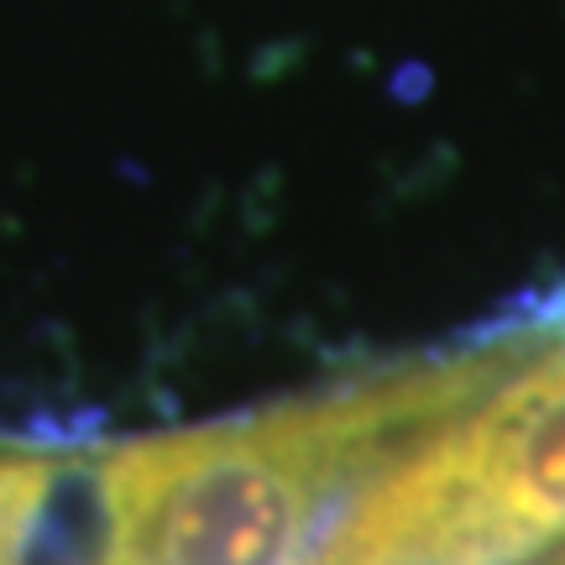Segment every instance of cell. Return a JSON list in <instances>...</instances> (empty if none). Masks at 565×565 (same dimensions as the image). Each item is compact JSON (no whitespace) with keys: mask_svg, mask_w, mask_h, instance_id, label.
Masks as SVG:
<instances>
[{"mask_svg":"<svg viewBox=\"0 0 565 565\" xmlns=\"http://www.w3.org/2000/svg\"><path fill=\"white\" fill-rule=\"evenodd\" d=\"M508 324L466 356L398 366L95 461L100 565H309L341 508L498 372Z\"/></svg>","mask_w":565,"mask_h":565,"instance_id":"obj_1","label":"cell"}]
</instances>
